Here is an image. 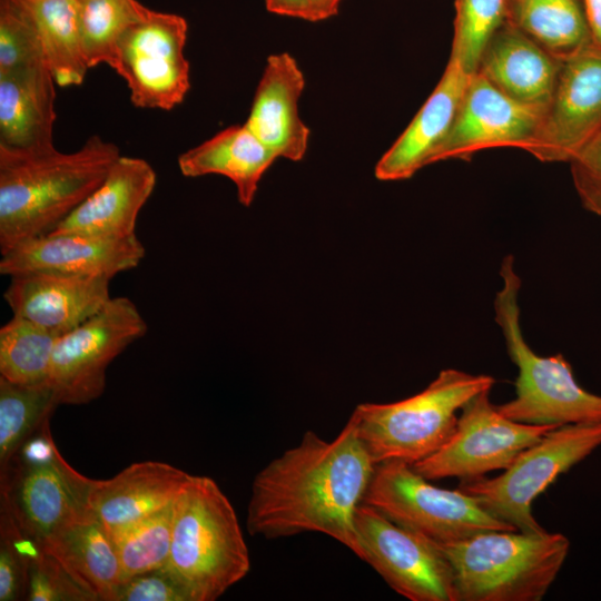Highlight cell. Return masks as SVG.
Segmentation results:
<instances>
[{
  "instance_id": "1",
  "label": "cell",
  "mask_w": 601,
  "mask_h": 601,
  "mask_svg": "<svg viewBox=\"0 0 601 601\" xmlns=\"http://www.w3.org/2000/svg\"><path fill=\"white\" fill-rule=\"evenodd\" d=\"M375 465L352 416L332 441L306 431L255 475L248 532L269 540L322 533L362 560L354 516Z\"/></svg>"
},
{
  "instance_id": "2",
  "label": "cell",
  "mask_w": 601,
  "mask_h": 601,
  "mask_svg": "<svg viewBox=\"0 0 601 601\" xmlns=\"http://www.w3.org/2000/svg\"><path fill=\"white\" fill-rule=\"evenodd\" d=\"M114 142L89 137L71 152L0 148V252L51 233L106 178L120 157Z\"/></svg>"
},
{
  "instance_id": "3",
  "label": "cell",
  "mask_w": 601,
  "mask_h": 601,
  "mask_svg": "<svg viewBox=\"0 0 601 601\" xmlns=\"http://www.w3.org/2000/svg\"><path fill=\"white\" fill-rule=\"evenodd\" d=\"M194 601H214L250 570L249 552L233 504L209 476L191 475L173 504L167 564Z\"/></svg>"
},
{
  "instance_id": "4",
  "label": "cell",
  "mask_w": 601,
  "mask_h": 601,
  "mask_svg": "<svg viewBox=\"0 0 601 601\" xmlns=\"http://www.w3.org/2000/svg\"><path fill=\"white\" fill-rule=\"evenodd\" d=\"M436 546L453 570L459 601H539L565 562L570 541L546 531H486Z\"/></svg>"
},
{
  "instance_id": "5",
  "label": "cell",
  "mask_w": 601,
  "mask_h": 601,
  "mask_svg": "<svg viewBox=\"0 0 601 601\" xmlns=\"http://www.w3.org/2000/svg\"><path fill=\"white\" fill-rule=\"evenodd\" d=\"M500 276L502 287L494 299L495 322L519 373L515 396L496 405L499 412L510 420L532 425L601 423V395L584 390L577 382L562 354L541 356L526 343L520 324L522 280L512 255L503 258Z\"/></svg>"
},
{
  "instance_id": "6",
  "label": "cell",
  "mask_w": 601,
  "mask_h": 601,
  "mask_svg": "<svg viewBox=\"0 0 601 601\" xmlns=\"http://www.w3.org/2000/svg\"><path fill=\"white\" fill-rule=\"evenodd\" d=\"M494 384L491 375L445 368L420 393L392 403H361L351 416L375 464L413 465L436 452L452 435L457 412Z\"/></svg>"
},
{
  "instance_id": "7",
  "label": "cell",
  "mask_w": 601,
  "mask_h": 601,
  "mask_svg": "<svg viewBox=\"0 0 601 601\" xmlns=\"http://www.w3.org/2000/svg\"><path fill=\"white\" fill-rule=\"evenodd\" d=\"M92 482L62 457L47 420L0 466V506L42 544L91 513Z\"/></svg>"
},
{
  "instance_id": "8",
  "label": "cell",
  "mask_w": 601,
  "mask_h": 601,
  "mask_svg": "<svg viewBox=\"0 0 601 601\" xmlns=\"http://www.w3.org/2000/svg\"><path fill=\"white\" fill-rule=\"evenodd\" d=\"M362 503L428 541L445 545L486 531H514L460 489L437 487L411 464L385 461L374 467Z\"/></svg>"
},
{
  "instance_id": "9",
  "label": "cell",
  "mask_w": 601,
  "mask_h": 601,
  "mask_svg": "<svg viewBox=\"0 0 601 601\" xmlns=\"http://www.w3.org/2000/svg\"><path fill=\"white\" fill-rule=\"evenodd\" d=\"M600 446L601 423L556 426L523 450L497 476L465 480L459 489L516 530L543 532L532 513L533 501Z\"/></svg>"
},
{
  "instance_id": "10",
  "label": "cell",
  "mask_w": 601,
  "mask_h": 601,
  "mask_svg": "<svg viewBox=\"0 0 601 601\" xmlns=\"http://www.w3.org/2000/svg\"><path fill=\"white\" fill-rule=\"evenodd\" d=\"M147 329L135 303L119 296L111 297L90 318L59 336L47 383L60 405H81L100 397L109 364Z\"/></svg>"
},
{
  "instance_id": "11",
  "label": "cell",
  "mask_w": 601,
  "mask_h": 601,
  "mask_svg": "<svg viewBox=\"0 0 601 601\" xmlns=\"http://www.w3.org/2000/svg\"><path fill=\"white\" fill-rule=\"evenodd\" d=\"M491 390L470 400L461 410L449 440L413 469L430 481L457 477L461 481L508 469L526 447L554 425H532L502 415L491 402Z\"/></svg>"
},
{
  "instance_id": "12",
  "label": "cell",
  "mask_w": 601,
  "mask_h": 601,
  "mask_svg": "<svg viewBox=\"0 0 601 601\" xmlns=\"http://www.w3.org/2000/svg\"><path fill=\"white\" fill-rule=\"evenodd\" d=\"M187 33L184 17L152 10L120 36L111 68L125 79L134 106L170 110L184 101L190 88Z\"/></svg>"
},
{
  "instance_id": "13",
  "label": "cell",
  "mask_w": 601,
  "mask_h": 601,
  "mask_svg": "<svg viewBox=\"0 0 601 601\" xmlns=\"http://www.w3.org/2000/svg\"><path fill=\"white\" fill-rule=\"evenodd\" d=\"M362 561L411 601H459L453 570L433 542L361 503L354 516Z\"/></svg>"
},
{
  "instance_id": "14",
  "label": "cell",
  "mask_w": 601,
  "mask_h": 601,
  "mask_svg": "<svg viewBox=\"0 0 601 601\" xmlns=\"http://www.w3.org/2000/svg\"><path fill=\"white\" fill-rule=\"evenodd\" d=\"M601 128V50L592 41L562 61L551 99L524 150L570 162Z\"/></svg>"
},
{
  "instance_id": "15",
  "label": "cell",
  "mask_w": 601,
  "mask_h": 601,
  "mask_svg": "<svg viewBox=\"0 0 601 601\" xmlns=\"http://www.w3.org/2000/svg\"><path fill=\"white\" fill-rule=\"evenodd\" d=\"M545 107L518 101L479 72L470 77L452 127L432 154L428 165L449 159L470 160L491 148L524 150Z\"/></svg>"
},
{
  "instance_id": "16",
  "label": "cell",
  "mask_w": 601,
  "mask_h": 601,
  "mask_svg": "<svg viewBox=\"0 0 601 601\" xmlns=\"http://www.w3.org/2000/svg\"><path fill=\"white\" fill-rule=\"evenodd\" d=\"M146 249L137 235L105 237L49 233L26 240L1 255L0 274L49 272L75 276L116 275L136 268Z\"/></svg>"
},
{
  "instance_id": "17",
  "label": "cell",
  "mask_w": 601,
  "mask_h": 601,
  "mask_svg": "<svg viewBox=\"0 0 601 601\" xmlns=\"http://www.w3.org/2000/svg\"><path fill=\"white\" fill-rule=\"evenodd\" d=\"M110 280L101 276L23 273L10 277L3 298L12 315L61 336L108 303Z\"/></svg>"
},
{
  "instance_id": "18",
  "label": "cell",
  "mask_w": 601,
  "mask_h": 601,
  "mask_svg": "<svg viewBox=\"0 0 601 601\" xmlns=\"http://www.w3.org/2000/svg\"><path fill=\"white\" fill-rule=\"evenodd\" d=\"M304 73L288 52L270 55L255 90L245 126L278 158L300 161L311 130L299 116Z\"/></svg>"
},
{
  "instance_id": "19",
  "label": "cell",
  "mask_w": 601,
  "mask_h": 601,
  "mask_svg": "<svg viewBox=\"0 0 601 601\" xmlns=\"http://www.w3.org/2000/svg\"><path fill=\"white\" fill-rule=\"evenodd\" d=\"M156 183V171L147 160L121 155L102 183L51 233L134 236Z\"/></svg>"
},
{
  "instance_id": "20",
  "label": "cell",
  "mask_w": 601,
  "mask_h": 601,
  "mask_svg": "<svg viewBox=\"0 0 601 601\" xmlns=\"http://www.w3.org/2000/svg\"><path fill=\"white\" fill-rule=\"evenodd\" d=\"M471 76L449 59L427 100L377 161L374 174L378 180H405L428 166L452 127Z\"/></svg>"
},
{
  "instance_id": "21",
  "label": "cell",
  "mask_w": 601,
  "mask_h": 601,
  "mask_svg": "<svg viewBox=\"0 0 601 601\" xmlns=\"http://www.w3.org/2000/svg\"><path fill=\"white\" fill-rule=\"evenodd\" d=\"M191 474L165 462L134 463L108 480H93L90 511L107 530L171 505Z\"/></svg>"
},
{
  "instance_id": "22",
  "label": "cell",
  "mask_w": 601,
  "mask_h": 601,
  "mask_svg": "<svg viewBox=\"0 0 601 601\" xmlns=\"http://www.w3.org/2000/svg\"><path fill=\"white\" fill-rule=\"evenodd\" d=\"M56 85L46 62L0 73V148L21 152L55 148Z\"/></svg>"
},
{
  "instance_id": "23",
  "label": "cell",
  "mask_w": 601,
  "mask_h": 601,
  "mask_svg": "<svg viewBox=\"0 0 601 601\" xmlns=\"http://www.w3.org/2000/svg\"><path fill=\"white\" fill-rule=\"evenodd\" d=\"M561 65L562 61L504 21L485 47L476 72L511 98L546 108Z\"/></svg>"
},
{
  "instance_id": "24",
  "label": "cell",
  "mask_w": 601,
  "mask_h": 601,
  "mask_svg": "<svg viewBox=\"0 0 601 601\" xmlns=\"http://www.w3.org/2000/svg\"><path fill=\"white\" fill-rule=\"evenodd\" d=\"M278 157L245 125L217 132L178 157L185 177L220 175L235 186L238 201L249 207L264 174Z\"/></svg>"
},
{
  "instance_id": "25",
  "label": "cell",
  "mask_w": 601,
  "mask_h": 601,
  "mask_svg": "<svg viewBox=\"0 0 601 601\" xmlns=\"http://www.w3.org/2000/svg\"><path fill=\"white\" fill-rule=\"evenodd\" d=\"M42 548L97 601H116L122 568L108 530L92 512L52 534Z\"/></svg>"
},
{
  "instance_id": "26",
  "label": "cell",
  "mask_w": 601,
  "mask_h": 601,
  "mask_svg": "<svg viewBox=\"0 0 601 601\" xmlns=\"http://www.w3.org/2000/svg\"><path fill=\"white\" fill-rule=\"evenodd\" d=\"M33 27L59 87L81 85L89 69L82 53L79 0H11Z\"/></svg>"
},
{
  "instance_id": "27",
  "label": "cell",
  "mask_w": 601,
  "mask_h": 601,
  "mask_svg": "<svg viewBox=\"0 0 601 601\" xmlns=\"http://www.w3.org/2000/svg\"><path fill=\"white\" fill-rule=\"evenodd\" d=\"M505 21L560 61L591 42L579 0H505Z\"/></svg>"
},
{
  "instance_id": "28",
  "label": "cell",
  "mask_w": 601,
  "mask_h": 601,
  "mask_svg": "<svg viewBox=\"0 0 601 601\" xmlns=\"http://www.w3.org/2000/svg\"><path fill=\"white\" fill-rule=\"evenodd\" d=\"M58 335L19 316L0 328V377L24 385L48 382Z\"/></svg>"
},
{
  "instance_id": "29",
  "label": "cell",
  "mask_w": 601,
  "mask_h": 601,
  "mask_svg": "<svg viewBox=\"0 0 601 601\" xmlns=\"http://www.w3.org/2000/svg\"><path fill=\"white\" fill-rule=\"evenodd\" d=\"M151 11L137 0H79L81 48L88 68L111 67L120 36Z\"/></svg>"
},
{
  "instance_id": "30",
  "label": "cell",
  "mask_w": 601,
  "mask_h": 601,
  "mask_svg": "<svg viewBox=\"0 0 601 601\" xmlns=\"http://www.w3.org/2000/svg\"><path fill=\"white\" fill-rule=\"evenodd\" d=\"M59 405L48 383L24 385L0 377V466Z\"/></svg>"
},
{
  "instance_id": "31",
  "label": "cell",
  "mask_w": 601,
  "mask_h": 601,
  "mask_svg": "<svg viewBox=\"0 0 601 601\" xmlns=\"http://www.w3.org/2000/svg\"><path fill=\"white\" fill-rule=\"evenodd\" d=\"M173 504L124 526L108 530L125 580L168 564Z\"/></svg>"
},
{
  "instance_id": "32",
  "label": "cell",
  "mask_w": 601,
  "mask_h": 601,
  "mask_svg": "<svg viewBox=\"0 0 601 601\" xmlns=\"http://www.w3.org/2000/svg\"><path fill=\"white\" fill-rule=\"evenodd\" d=\"M504 21L505 0H455L450 59L475 73L485 47Z\"/></svg>"
},
{
  "instance_id": "33",
  "label": "cell",
  "mask_w": 601,
  "mask_h": 601,
  "mask_svg": "<svg viewBox=\"0 0 601 601\" xmlns=\"http://www.w3.org/2000/svg\"><path fill=\"white\" fill-rule=\"evenodd\" d=\"M41 546L0 506V601L26 600L30 562Z\"/></svg>"
},
{
  "instance_id": "34",
  "label": "cell",
  "mask_w": 601,
  "mask_h": 601,
  "mask_svg": "<svg viewBox=\"0 0 601 601\" xmlns=\"http://www.w3.org/2000/svg\"><path fill=\"white\" fill-rule=\"evenodd\" d=\"M46 62L39 38L11 0H0V73Z\"/></svg>"
},
{
  "instance_id": "35",
  "label": "cell",
  "mask_w": 601,
  "mask_h": 601,
  "mask_svg": "<svg viewBox=\"0 0 601 601\" xmlns=\"http://www.w3.org/2000/svg\"><path fill=\"white\" fill-rule=\"evenodd\" d=\"M26 600L97 601L96 597L42 546L30 562Z\"/></svg>"
},
{
  "instance_id": "36",
  "label": "cell",
  "mask_w": 601,
  "mask_h": 601,
  "mask_svg": "<svg viewBox=\"0 0 601 601\" xmlns=\"http://www.w3.org/2000/svg\"><path fill=\"white\" fill-rule=\"evenodd\" d=\"M116 601H194L188 587L168 566L126 579Z\"/></svg>"
},
{
  "instance_id": "37",
  "label": "cell",
  "mask_w": 601,
  "mask_h": 601,
  "mask_svg": "<svg viewBox=\"0 0 601 601\" xmlns=\"http://www.w3.org/2000/svg\"><path fill=\"white\" fill-rule=\"evenodd\" d=\"M569 164L581 203L585 209L601 216V128Z\"/></svg>"
},
{
  "instance_id": "38",
  "label": "cell",
  "mask_w": 601,
  "mask_h": 601,
  "mask_svg": "<svg viewBox=\"0 0 601 601\" xmlns=\"http://www.w3.org/2000/svg\"><path fill=\"white\" fill-rule=\"evenodd\" d=\"M265 6L270 13L309 21V0H265Z\"/></svg>"
},
{
  "instance_id": "39",
  "label": "cell",
  "mask_w": 601,
  "mask_h": 601,
  "mask_svg": "<svg viewBox=\"0 0 601 601\" xmlns=\"http://www.w3.org/2000/svg\"><path fill=\"white\" fill-rule=\"evenodd\" d=\"M591 41L601 50V0H583Z\"/></svg>"
},
{
  "instance_id": "40",
  "label": "cell",
  "mask_w": 601,
  "mask_h": 601,
  "mask_svg": "<svg viewBox=\"0 0 601 601\" xmlns=\"http://www.w3.org/2000/svg\"><path fill=\"white\" fill-rule=\"evenodd\" d=\"M343 0H309V21L329 19L338 12Z\"/></svg>"
}]
</instances>
